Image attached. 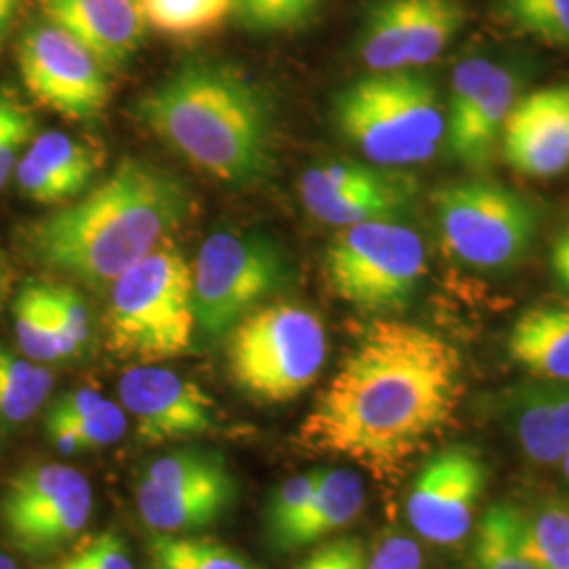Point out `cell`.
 Here are the masks:
<instances>
[{
    "label": "cell",
    "instance_id": "obj_43",
    "mask_svg": "<svg viewBox=\"0 0 569 569\" xmlns=\"http://www.w3.org/2000/svg\"><path fill=\"white\" fill-rule=\"evenodd\" d=\"M0 569H18V566H16V561L11 557L0 555Z\"/></svg>",
    "mask_w": 569,
    "mask_h": 569
},
{
    "label": "cell",
    "instance_id": "obj_42",
    "mask_svg": "<svg viewBox=\"0 0 569 569\" xmlns=\"http://www.w3.org/2000/svg\"><path fill=\"white\" fill-rule=\"evenodd\" d=\"M21 0H0V47L11 32V26L18 16Z\"/></svg>",
    "mask_w": 569,
    "mask_h": 569
},
{
    "label": "cell",
    "instance_id": "obj_14",
    "mask_svg": "<svg viewBox=\"0 0 569 569\" xmlns=\"http://www.w3.org/2000/svg\"><path fill=\"white\" fill-rule=\"evenodd\" d=\"M488 488V465L477 449H441L416 475L407 493V519L430 545L451 547L472 529Z\"/></svg>",
    "mask_w": 569,
    "mask_h": 569
},
{
    "label": "cell",
    "instance_id": "obj_40",
    "mask_svg": "<svg viewBox=\"0 0 569 569\" xmlns=\"http://www.w3.org/2000/svg\"><path fill=\"white\" fill-rule=\"evenodd\" d=\"M44 427H47L49 441L60 449L61 453H79V451H82L81 439H79V435H77L72 425L47 413Z\"/></svg>",
    "mask_w": 569,
    "mask_h": 569
},
{
    "label": "cell",
    "instance_id": "obj_1",
    "mask_svg": "<svg viewBox=\"0 0 569 569\" xmlns=\"http://www.w3.org/2000/svg\"><path fill=\"white\" fill-rule=\"evenodd\" d=\"M462 397L456 346L428 327L376 319L306 413L298 446L387 479L451 427Z\"/></svg>",
    "mask_w": 569,
    "mask_h": 569
},
{
    "label": "cell",
    "instance_id": "obj_2",
    "mask_svg": "<svg viewBox=\"0 0 569 569\" xmlns=\"http://www.w3.org/2000/svg\"><path fill=\"white\" fill-rule=\"evenodd\" d=\"M143 127L228 188H256L277 164V103L241 66L190 58L136 103Z\"/></svg>",
    "mask_w": 569,
    "mask_h": 569
},
{
    "label": "cell",
    "instance_id": "obj_6",
    "mask_svg": "<svg viewBox=\"0 0 569 569\" xmlns=\"http://www.w3.org/2000/svg\"><path fill=\"white\" fill-rule=\"evenodd\" d=\"M226 359L232 382L247 397L270 406L289 403L326 367V326L306 306H258L230 329Z\"/></svg>",
    "mask_w": 569,
    "mask_h": 569
},
{
    "label": "cell",
    "instance_id": "obj_35",
    "mask_svg": "<svg viewBox=\"0 0 569 569\" xmlns=\"http://www.w3.org/2000/svg\"><path fill=\"white\" fill-rule=\"evenodd\" d=\"M321 472L323 468L310 470L305 475H296L291 479H287L281 488L272 493L270 502H268V531H270V540H274L277 536H281L284 529L289 528L308 507V502L312 500L317 486L321 481Z\"/></svg>",
    "mask_w": 569,
    "mask_h": 569
},
{
    "label": "cell",
    "instance_id": "obj_21",
    "mask_svg": "<svg viewBox=\"0 0 569 569\" xmlns=\"http://www.w3.org/2000/svg\"><path fill=\"white\" fill-rule=\"evenodd\" d=\"M366 483L350 468H323L321 481L302 515L272 540L277 550H298L350 526L366 507Z\"/></svg>",
    "mask_w": 569,
    "mask_h": 569
},
{
    "label": "cell",
    "instance_id": "obj_9",
    "mask_svg": "<svg viewBox=\"0 0 569 569\" xmlns=\"http://www.w3.org/2000/svg\"><path fill=\"white\" fill-rule=\"evenodd\" d=\"M435 209L446 249L477 270L517 264L540 230L538 207L500 183H449L435 192Z\"/></svg>",
    "mask_w": 569,
    "mask_h": 569
},
{
    "label": "cell",
    "instance_id": "obj_34",
    "mask_svg": "<svg viewBox=\"0 0 569 569\" xmlns=\"http://www.w3.org/2000/svg\"><path fill=\"white\" fill-rule=\"evenodd\" d=\"M44 291L56 319L63 359L81 355L91 336L89 308L84 305L81 293L70 284L44 283Z\"/></svg>",
    "mask_w": 569,
    "mask_h": 569
},
{
    "label": "cell",
    "instance_id": "obj_7",
    "mask_svg": "<svg viewBox=\"0 0 569 569\" xmlns=\"http://www.w3.org/2000/svg\"><path fill=\"white\" fill-rule=\"evenodd\" d=\"M422 237L399 220L342 228L323 256L331 293L348 306L388 315L406 308L427 277Z\"/></svg>",
    "mask_w": 569,
    "mask_h": 569
},
{
    "label": "cell",
    "instance_id": "obj_19",
    "mask_svg": "<svg viewBox=\"0 0 569 569\" xmlns=\"http://www.w3.org/2000/svg\"><path fill=\"white\" fill-rule=\"evenodd\" d=\"M102 169L96 146L61 131L37 136L16 167L21 194L39 204H68L82 197Z\"/></svg>",
    "mask_w": 569,
    "mask_h": 569
},
{
    "label": "cell",
    "instance_id": "obj_29",
    "mask_svg": "<svg viewBox=\"0 0 569 569\" xmlns=\"http://www.w3.org/2000/svg\"><path fill=\"white\" fill-rule=\"evenodd\" d=\"M143 481L167 491H197L237 486L224 460L203 449H182L157 458L146 468Z\"/></svg>",
    "mask_w": 569,
    "mask_h": 569
},
{
    "label": "cell",
    "instance_id": "obj_45",
    "mask_svg": "<svg viewBox=\"0 0 569 569\" xmlns=\"http://www.w3.org/2000/svg\"><path fill=\"white\" fill-rule=\"evenodd\" d=\"M4 279H7V272H4V262H2V256H0V300H2V293H4Z\"/></svg>",
    "mask_w": 569,
    "mask_h": 569
},
{
    "label": "cell",
    "instance_id": "obj_28",
    "mask_svg": "<svg viewBox=\"0 0 569 569\" xmlns=\"http://www.w3.org/2000/svg\"><path fill=\"white\" fill-rule=\"evenodd\" d=\"M13 329L21 355L37 363L63 361L44 283L23 284L13 302Z\"/></svg>",
    "mask_w": 569,
    "mask_h": 569
},
{
    "label": "cell",
    "instance_id": "obj_36",
    "mask_svg": "<svg viewBox=\"0 0 569 569\" xmlns=\"http://www.w3.org/2000/svg\"><path fill=\"white\" fill-rule=\"evenodd\" d=\"M63 559L74 569H136L121 536L112 529L82 538Z\"/></svg>",
    "mask_w": 569,
    "mask_h": 569
},
{
    "label": "cell",
    "instance_id": "obj_27",
    "mask_svg": "<svg viewBox=\"0 0 569 569\" xmlns=\"http://www.w3.org/2000/svg\"><path fill=\"white\" fill-rule=\"evenodd\" d=\"M146 550L148 569H256L237 550L199 536L154 533Z\"/></svg>",
    "mask_w": 569,
    "mask_h": 569
},
{
    "label": "cell",
    "instance_id": "obj_31",
    "mask_svg": "<svg viewBox=\"0 0 569 569\" xmlns=\"http://www.w3.org/2000/svg\"><path fill=\"white\" fill-rule=\"evenodd\" d=\"M498 9L517 32L569 49V0H498Z\"/></svg>",
    "mask_w": 569,
    "mask_h": 569
},
{
    "label": "cell",
    "instance_id": "obj_22",
    "mask_svg": "<svg viewBox=\"0 0 569 569\" xmlns=\"http://www.w3.org/2000/svg\"><path fill=\"white\" fill-rule=\"evenodd\" d=\"M509 357L536 380L569 382V306H531L510 327Z\"/></svg>",
    "mask_w": 569,
    "mask_h": 569
},
{
    "label": "cell",
    "instance_id": "obj_17",
    "mask_svg": "<svg viewBox=\"0 0 569 569\" xmlns=\"http://www.w3.org/2000/svg\"><path fill=\"white\" fill-rule=\"evenodd\" d=\"M507 163L521 176L547 180L569 167V84L533 89L515 100L502 129Z\"/></svg>",
    "mask_w": 569,
    "mask_h": 569
},
{
    "label": "cell",
    "instance_id": "obj_8",
    "mask_svg": "<svg viewBox=\"0 0 569 569\" xmlns=\"http://www.w3.org/2000/svg\"><path fill=\"white\" fill-rule=\"evenodd\" d=\"M289 279V258L270 234L258 230L209 234L192 268L197 327L209 338H222Z\"/></svg>",
    "mask_w": 569,
    "mask_h": 569
},
{
    "label": "cell",
    "instance_id": "obj_10",
    "mask_svg": "<svg viewBox=\"0 0 569 569\" xmlns=\"http://www.w3.org/2000/svg\"><path fill=\"white\" fill-rule=\"evenodd\" d=\"M93 489L81 470L42 462L21 468L0 496V528L13 549L47 557L70 545L89 523Z\"/></svg>",
    "mask_w": 569,
    "mask_h": 569
},
{
    "label": "cell",
    "instance_id": "obj_5",
    "mask_svg": "<svg viewBox=\"0 0 569 569\" xmlns=\"http://www.w3.org/2000/svg\"><path fill=\"white\" fill-rule=\"evenodd\" d=\"M197 329L192 266L182 251L157 247L112 283L108 346L122 359L157 366L190 350Z\"/></svg>",
    "mask_w": 569,
    "mask_h": 569
},
{
    "label": "cell",
    "instance_id": "obj_46",
    "mask_svg": "<svg viewBox=\"0 0 569 569\" xmlns=\"http://www.w3.org/2000/svg\"><path fill=\"white\" fill-rule=\"evenodd\" d=\"M44 569H74V568H72V566H70V563H68V561H66V559H60V561H56V563H53V566H49V568H44Z\"/></svg>",
    "mask_w": 569,
    "mask_h": 569
},
{
    "label": "cell",
    "instance_id": "obj_23",
    "mask_svg": "<svg viewBox=\"0 0 569 569\" xmlns=\"http://www.w3.org/2000/svg\"><path fill=\"white\" fill-rule=\"evenodd\" d=\"M237 486L167 491L148 481L136 489V505L143 526L154 533H188L216 523L234 502Z\"/></svg>",
    "mask_w": 569,
    "mask_h": 569
},
{
    "label": "cell",
    "instance_id": "obj_11",
    "mask_svg": "<svg viewBox=\"0 0 569 569\" xmlns=\"http://www.w3.org/2000/svg\"><path fill=\"white\" fill-rule=\"evenodd\" d=\"M18 66L28 96L66 121H96L110 100L102 63L49 21L21 34Z\"/></svg>",
    "mask_w": 569,
    "mask_h": 569
},
{
    "label": "cell",
    "instance_id": "obj_15",
    "mask_svg": "<svg viewBox=\"0 0 569 569\" xmlns=\"http://www.w3.org/2000/svg\"><path fill=\"white\" fill-rule=\"evenodd\" d=\"M515 74L489 58H467L456 66L446 117V142L458 163L468 169H483L493 161L505 121L515 103Z\"/></svg>",
    "mask_w": 569,
    "mask_h": 569
},
{
    "label": "cell",
    "instance_id": "obj_18",
    "mask_svg": "<svg viewBox=\"0 0 569 569\" xmlns=\"http://www.w3.org/2000/svg\"><path fill=\"white\" fill-rule=\"evenodd\" d=\"M42 16L117 72L136 58L148 23L138 0H41Z\"/></svg>",
    "mask_w": 569,
    "mask_h": 569
},
{
    "label": "cell",
    "instance_id": "obj_26",
    "mask_svg": "<svg viewBox=\"0 0 569 569\" xmlns=\"http://www.w3.org/2000/svg\"><path fill=\"white\" fill-rule=\"evenodd\" d=\"M138 4L150 28L178 41L216 32L234 9V0H138Z\"/></svg>",
    "mask_w": 569,
    "mask_h": 569
},
{
    "label": "cell",
    "instance_id": "obj_12",
    "mask_svg": "<svg viewBox=\"0 0 569 569\" xmlns=\"http://www.w3.org/2000/svg\"><path fill=\"white\" fill-rule=\"evenodd\" d=\"M465 21L460 0H373L361 20L357 51L371 72L422 68L443 56Z\"/></svg>",
    "mask_w": 569,
    "mask_h": 569
},
{
    "label": "cell",
    "instance_id": "obj_44",
    "mask_svg": "<svg viewBox=\"0 0 569 569\" xmlns=\"http://www.w3.org/2000/svg\"><path fill=\"white\" fill-rule=\"evenodd\" d=\"M559 465H561V470H563V477L569 481V449L563 453V458L559 460Z\"/></svg>",
    "mask_w": 569,
    "mask_h": 569
},
{
    "label": "cell",
    "instance_id": "obj_33",
    "mask_svg": "<svg viewBox=\"0 0 569 569\" xmlns=\"http://www.w3.org/2000/svg\"><path fill=\"white\" fill-rule=\"evenodd\" d=\"M34 133V114L11 89L0 87V190L16 173L21 154L37 138Z\"/></svg>",
    "mask_w": 569,
    "mask_h": 569
},
{
    "label": "cell",
    "instance_id": "obj_3",
    "mask_svg": "<svg viewBox=\"0 0 569 569\" xmlns=\"http://www.w3.org/2000/svg\"><path fill=\"white\" fill-rule=\"evenodd\" d=\"M192 192L178 173L124 157L103 182L26 230L42 266L89 287L112 284L188 220Z\"/></svg>",
    "mask_w": 569,
    "mask_h": 569
},
{
    "label": "cell",
    "instance_id": "obj_37",
    "mask_svg": "<svg viewBox=\"0 0 569 569\" xmlns=\"http://www.w3.org/2000/svg\"><path fill=\"white\" fill-rule=\"evenodd\" d=\"M68 425H72V428L77 430L82 449L106 448V446L121 441L122 435L127 432V416L119 403L103 399L102 403L96 407L89 416H84L77 422H68Z\"/></svg>",
    "mask_w": 569,
    "mask_h": 569
},
{
    "label": "cell",
    "instance_id": "obj_41",
    "mask_svg": "<svg viewBox=\"0 0 569 569\" xmlns=\"http://www.w3.org/2000/svg\"><path fill=\"white\" fill-rule=\"evenodd\" d=\"M550 268L557 283L569 291V230L557 239L550 251Z\"/></svg>",
    "mask_w": 569,
    "mask_h": 569
},
{
    "label": "cell",
    "instance_id": "obj_39",
    "mask_svg": "<svg viewBox=\"0 0 569 569\" xmlns=\"http://www.w3.org/2000/svg\"><path fill=\"white\" fill-rule=\"evenodd\" d=\"M296 569H367L366 545L359 538H338L312 550Z\"/></svg>",
    "mask_w": 569,
    "mask_h": 569
},
{
    "label": "cell",
    "instance_id": "obj_38",
    "mask_svg": "<svg viewBox=\"0 0 569 569\" xmlns=\"http://www.w3.org/2000/svg\"><path fill=\"white\" fill-rule=\"evenodd\" d=\"M367 569H425V555L406 533L388 531L367 557Z\"/></svg>",
    "mask_w": 569,
    "mask_h": 569
},
{
    "label": "cell",
    "instance_id": "obj_30",
    "mask_svg": "<svg viewBox=\"0 0 569 569\" xmlns=\"http://www.w3.org/2000/svg\"><path fill=\"white\" fill-rule=\"evenodd\" d=\"M523 540L536 569H569V502L547 500L523 512Z\"/></svg>",
    "mask_w": 569,
    "mask_h": 569
},
{
    "label": "cell",
    "instance_id": "obj_32",
    "mask_svg": "<svg viewBox=\"0 0 569 569\" xmlns=\"http://www.w3.org/2000/svg\"><path fill=\"white\" fill-rule=\"evenodd\" d=\"M326 0H234V18L258 34L293 32L315 20Z\"/></svg>",
    "mask_w": 569,
    "mask_h": 569
},
{
    "label": "cell",
    "instance_id": "obj_13",
    "mask_svg": "<svg viewBox=\"0 0 569 569\" xmlns=\"http://www.w3.org/2000/svg\"><path fill=\"white\" fill-rule=\"evenodd\" d=\"M416 194L418 183L403 171L355 161L315 164L300 182L306 211L336 228L399 220Z\"/></svg>",
    "mask_w": 569,
    "mask_h": 569
},
{
    "label": "cell",
    "instance_id": "obj_16",
    "mask_svg": "<svg viewBox=\"0 0 569 569\" xmlns=\"http://www.w3.org/2000/svg\"><path fill=\"white\" fill-rule=\"evenodd\" d=\"M119 401L143 446L201 437L216 427V403L201 385L167 367L138 366L119 380Z\"/></svg>",
    "mask_w": 569,
    "mask_h": 569
},
{
    "label": "cell",
    "instance_id": "obj_24",
    "mask_svg": "<svg viewBox=\"0 0 569 569\" xmlns=\"http://www.w3.org/2000/svg\"><path fill=\"white\" fill-rule=\"evenodd\" d=\"M53 388V373L23 355L0 346V428L32 420Z\"/></svg>",
    "mask_w": 569,
    "mask_h": 569
},
{
    "label": "cell",
    "instance_id": "obj_25",
    "mask_svg": "<svg viewBox=\"0 0 569 569\" xmlns=\"http://www.w3.org/2000/svg\"><path fill=\"white\" fill-rule=\"evenodd\" d=\"M475 569H536L523 540V512L512 505H493L475 529Z\"/></svg>",
    "mask_w": 569,
    "mask_h": 569
},
{
    "label": "cell",
    "instance_id": "obj_20",
    "mask_svg": "<svg viewBox=\"0 0 569 569\" xmlns=\"http://www.w3.org/2000/svg\"><path fill=\"white\" fill-rule=\"evenodd\" d=\"M507 420L531 462H559L569 449V382L538 380L515 388L507 399Z\"/></svg>",
    "mask_w": 569,
    "mask_h": 569
},
{
    "label": "cell",
    "instance_id": "obj_4",
    "mask_svg": "<svg viewBox=\"0 0 569 569\" xmlns=\"http://www.w3.org/2000/svg\"><path fill=\"white\" fill-rule=\"evenodd\" d=\"M338 133L369 163L399 169L427 163L446 140V112L437 87L413 70L371 72L336 96Z\"/></svg>",
    "mask_w": 569,
    "mask_h": 569
}]
</instances>
